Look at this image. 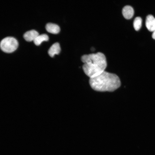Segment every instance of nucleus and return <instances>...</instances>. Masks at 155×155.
<instances>
[{"label":"nucleus","mask_w":155,"mask_h":155,"mask_svg":"<svg viewBox=\"0 0 155 155\" xmlns=\"http://www.w3.org/2000/svg\"><path fill=\"white\" fill-rule=\"evenodd\" d=\"M18 43L14 38L8 36L3 39L0 42V48L4 52L11 53L18 47Z\"/></svg>","instance_id":"obj_3"},{"label":"nucleus","mask_w":155,"mask_h":155,"mask_svg":"<svg viewBox=\"0 0 155 155\" xmlns=\"http://www.w3.org/2000/svg\"><path fill=\"white\" fill-rule=\"evenodd\" d=\"M81 59L84 63L83 70L90 78L98 75L105 71L107 67L106 57L101 52L84 55Z\"/></svg>","instance_id":"obj_1"},{"label":"nucleus","mask_w":155,"mask_h":155,"mask_svg":"<svg viewBox=\"0 0 155 155\" xmlns=\"http://www.w3.org/2000/svg\"><path fill=\"white\" fill-rule=\"evenodd\" d=\"M49 39L48 36L46 34L39 35L33 40L35 44L38 46L43 41H47Z\"/></svg>","instance_id":"obj_9"},{"label":"nucleus","mask_w":155,"mask_h":155,"mask_svg":"<svg viewBox=\"0 0 155 155\" xmlns=\"http://www.w3.org/2000/svg\"><path fill=\"white\" fill-rule=\"evenodd\" d=\"M39 35L38 33L34 30L26 32L23 35L24 39L27 41L31 42L34 40Z\"/></svg>","instance_id":"obj_5"},{"label":"nucleus","mask_w":155,"mask_h":155,"mask_svg":"<svg viewBox=\"0 0 155 155\" xmlns=\"http://www.w3.org/2000/svg\"><path fill=\"white\" fill-rule=\"evenodd\" d=\"M142 23V20L140 17H137L135 18L133 22V26L135 29L138 31L141 28Z\"/></svg>","instance_id":"obj_10"},{"label":"nucleus","mask_w":155,"mask_h":155,"mask_svg":"<svg viewBox=\"0 0 155 155\" xmlns=\"http://www.w3.org/2000/svg\"><path fill=\"white\" fill-rule=\"evenodd\" d=\"M89 83L92 89L100 92H113L121 85L120 79L117 75L105 71L90 78Z\"/></svg>","instance_id":"obj_2"},{"label":"nucleus","mask_w":155,"mask_h":155,"mask_svg":"<svg viewBox=\"0 0 155 155\" xmlns=\"http://www.w3.org/2000/svg\"><path fill=\"white\" fill-rule=\"evenodd\" d=\"M122 13L124 17L126 19H129L131 18L134 13V11L132 7L127 5L124 6L122 9Z\"/></svg>","instance_id":"obj_6"},{"label":"nucleus","mask_w":155,"mask_h":155,"mask_svg":"<svg viewBox=\"0 0 155 155\" xmlns=\"http://www.w3.org/2000/svg\"><path fill=\"white\" fill-rule=\"evenodd\" d=\"M45 28L46 31L51 33L57 34L60 31V28L57 24L49 23L46 25Z\"/></svg>","instance_id":"obj_7"},{"label":"nucleus","mask_w":155,"mask_h":155,"mask_svg":"<svg viewBox=\"0 0 155 155\" xmlns=\"http://www.w3.org/2000/svg\"><path fill=\"white\" fill-rule=\"evenodd\" d=\"M146 26L150 32L155 30V18L152 15H149L146 17Z\"/></svg>","instance_id":"obj_4"},{"label":"nucleus","mask_w":155,"mask_h":155,"mask_svg":"<svg viewBox=\"0 0 155 155\" xmlns=\"http://www.w3.org/2000/svg\"><path fill=\"white\" fill-rule=\"evenodd\" d=\"M61 47L59 43L56 42L53 44L48 51L50 56L53 57L55 54H58L61 51Z\"/></svg>","instance_id":"obj_8"},{"label":"nucleus","mask_w":155,"mask_h":155,"mask_svg":"<svg viewBox=\"0 0 155 155\" xmlns=\"http://www.w3.org/2000/svg\"><path fill=\"white\" fill-rule=\"evenodd\" d=\"M152 37L154 39H155V30L153 32L152 35Z\"/></svg>","instance_id":"obj_11"}]
</instances>
